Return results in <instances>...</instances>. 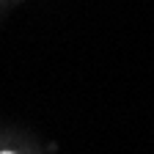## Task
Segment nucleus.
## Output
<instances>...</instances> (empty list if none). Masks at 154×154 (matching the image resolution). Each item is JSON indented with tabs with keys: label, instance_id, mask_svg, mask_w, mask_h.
Segmentation results:
<instances>
[{
	"label": "nucleus",
	"instance_id": "obj_1",
	"mask_svg": "<svg viewBox=\"0 0 154 154\" xmlns=\"http://www.w3.org/2000/svg\"><path fill=\"white\" fill-rule=\"evenodd\" d=\"M0 154H14V151H0Z\"/></svg>",
	"mask_w": 154,
	"mask_h": 154
}]
</instances>
